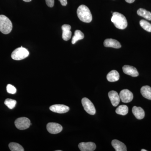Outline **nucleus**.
<instances>
[{"mask_svg": "<svg viewBox=\"0 0 151 151\" xmlns=\"http://www.w3.org/2000/svg\"><path fill=\"white\" fill-rule=\"evenodd\" d=\"M111 20L115 27L119 29H125L128 26V22L125 17L122 14L117 12L113 13Z\"/></svg>", "mask_w": 151, "mask_h": 151, "instance_id": "obj_1", "label": "nucleus"}, {"mask_svg": "<svg viewBox=\"0 0 151 151\" xmlns=\"http://www.w3.org/2000/svg\"><path fill=\"white\" fill-rule=\"evenodd\" d=\"M77 14L78 18L81 21L85 23H89L92 19V14L88 7L81 5L77 10Z\"/></svg>", "mask_w": 151, "mask_h": 151, "instance_id": "obj_2", "label": "nucleus"}, {"mask_svg": "<svg viewBox=\"0 0 151 151\" xmlns=\"http://www.w3.org/2000/svg\"><path fill=\"white\" fill-rule=\"evenodd\" d=\"M12 28L10 20L4 15H0V31L4 34H8L12 31Z\"/></svg>", "mask_w": 151, "mask_h": 151, "instance_id": "obj_3", "label": "nucleus"}, {"mask_svg": "<svg viewBox=\"0 0 151 151\" xmlns=\"http://www.w3.org/2000/svg\"><path fill=\"white\" fill-rule=\"evenodd\" d=\"M29 54V52L26 48L21 47L16 49L13 51L11 55V57L14 60H21L26 58Z\"/></svg>", "mask_w": 151, "mask_h": 151, "instance_id": "obj_4", "label": "nucleus"}, {"mask_svg": "<svg viewBox=\"0 0 151 151\" xmlns=\"http://www.w3.org/2000/svg\"><path fill=\"white\" fill-rule=\"evenodd\" d=\"M30 121L26 117L18 118L15 121V125L19 130L27 129L30 126Z\"/></svg>", "mask_w": 151, "mask_h": 151, "instance_id": "obj_5", "label": "nucleus"}, {"mask_svg": "<svg viewBox=\"0 0 151 151\" xmlns=\"http://www.w3.org/2000/svg\"><path fill=\"white\" fill-rule=\"evenodd\" d=\"M81 103L84 110L86 113L91 115H94L96 113V110L93 103L88 98L84 97L81 100Z\"/></svg>", "mask_w": 151, "mask_h": 151, "instance_id": "obj_6", "label": "nucleus"}, {"mask_svg": "<svg viewBox=\"0 0 151 151\" xmlns=\"http://www.w3.org/2000/svg\"><path fill=\"white\" fill-rule=\"evenodd\" d=\"M119 96L122 102L124 103H130L134 98L133 93L127 89L122 90L120 92Z\"/></svg>", "mask_w": 151, "mask_h": 151, "instance_id": "obj_7", "label": "nucleus"}, {"mask_svg": "<svg viewBox=\"0 0 151 151\" xmlns=\"http://www.w3.org/2000/svg\"><path fill=\"white\" fill-rule=\"evenodd\" d=\"M47 129L50 133L57 134L60 133L63 130V127L60 124L56 123H49L47 125Z\"/></svg>", "mask_w": 151, "mask_h": 151, "instance_id": "obj_8", "label": "nucleus"}, {"mask_svg": "<svg viewBox=\"0 0 151 151\" xmlns=\"http://www.w3.org/2000/svg\"><path fill=\"white\" fill-rule=\"evenodd\" d=\"M50 110L54 113H65L68 112L70 108L66 105L57 104L52 105L50 107Z\"/></svg>", "mask_w": 151, "mask_h": 151, "instance_id": "obj_9", "label": "nucleus"}, {"mask_svg": "<svg viewBox=\"0 0 151 151\" xmlns=\"http://www.w3.org/2000/svg\"><path fill=\"white\" fill-rule=\"evenodd\" d=\"M78 148L81 151H93L96 149V146L92 142H81L78 145Z\"/></svg>", "mask_w": 151, "mask_h": 151, "instance_id": "obj_10", "label": "nucleus"}, {"mask_svg": "<svg viewBox=\"0 0 151 151\" xmlns=\"http://www.w3.org/2000/svg\"><path fill=\"white\" fill-rule=\"evenodd\" d=\"M123 70L125 74L131 76L132 77H137L139 75L137 68L131 65H124L123 67Z\"/></svg>", "mask_w": 151, "mask_h": 151, "instance_id": "obj_11", "label": "nucleus"}, {"mask_svg": "<svg viewBox=\"0 0 151 151\" xmlns=\"http://www.w3.org/2000/svg\"><path fill=\"white\" fill-rule=\"evenodd\" d=\"M108 97L110 98L111 103L113 106L116 107L118 106L121 100L118 92L115 91H110L108 93Z\"/></svg>", "mask_w": 151, "mask_h": 151, "instance_id": "obj_12", "label": "nucleus"}, {"mask_svg": "<svg viewBox=\"0 0 151 151\" xmlns=\"http://www.w3.org/2000/svg\"><path fill=\"white\" fill-rule=\"evenodd\" d=\"M63 31L62 38L63 40L68 41L71 38L72 33L70 31L71 26L70 25L63 24L61 27Z\"/></svg>", "mask_w": 151, "mask_h": 151, "instance_id": "obj_13", "label": "nucleus"}, {"mask_svg": "<svg viewBox=\"0 0 151 151\" xmlns=\"http://www.w3.org/2000/svg\"><path fill=\"white\" fill-rule=\"evenodd\" d=\"M105 47H111L114 48H120L122 47L121 43L118 41L113 39H107L104 42Z\"/></svg>", "mask_w": 151, "mask_h": 151, "instance_id": "obj_14", "label": "nucleus"}, {"mask_svg": "<svg viewBox=\"0 0 151 151\" xmlns=\"http://www.w3.org/2000/svg\"><path fill=\"white\" fill-rule=\"evenodd\" d=\"M132 113L137 119L141 120L144 119L145 116V112L141 107L134 106L132 108Z\"/></svg>", "mask_w": 151, "mask_h": 151, "instance_id": "obj_15", "label": "nucleus"}, {"mask_svg": "<svg viewBox=\"0 0 151 151\" xmlns=\"http://www.w3.org/2000/svg\"><path fill=\"white\" fill-rule=\"evenodd\" d=\"M112 145L116 151H127V148L125 144L118 140L112 141Z\"/></svg>", "mask_w": 151, "mask_h": 151, "instance_id": "obj_16", "label": "nucleus"}, {"mask_svg": "<svg viewBox=\"0 0 151 151\" xmlns=\"http://www.w3.org/2000/svg\"><path fill=\"white\" fill-rule=\"evenodd\" d=\"M120 75L116 70H112L107 76V80L110 82H116L119 80Z\"/></svg>", "mask_w": 151, "mask_h": 151, "instance_id": "obj_17", "label": "nucleus"}, {"mask_svg": "<svg viewBox=\"0 0 151 151\" xmlns=\"http://www.w3.org/2000/svg\"><path fill=\"white\" fill-rule=\"evenodd\" d=\"M141 93L142 95L149 100H151V87L149 86H144L141 88Z\"/></svg>", "mask_w": 151, "mask_h": 151, "instance_id": "obj_18", "label": "nucleus"}, {"mask_svg": "<svg viewBox=\"0 0 151 151\" xmlns=\"http://www.w3.org/2000/svg\"><path fill=\"white\" fill-rule=\"evenodd\" d=\"M84 35L83 32L79 30H76L74 32V35L72 38L71 43L72 44H74L78 41V40H81L84 38Z\"/></svg>", "mask_w": 151, "mask_h": 151, "instance_id": "obj_19", "label": "nucleus"}, {"mask_svg": "<svg viewBox=\"0 0 151 151\" xmlns=\"http://www.w3.org/2000/svg\"><path fill=\"white\" fill-rule=\"evenodd\" d=\"M138 15L143 17L148 20H151V13L144 9L140 8L137 12Z\"/></svg>", "mask_w": 151, "mask_h": 151, "instance_id": "obj_20", "label": "nucleus"}, {"mask_svg": "<svg viewBox=\"0 0 151 151\" xmlns=\"http://www.w3.org/2000/svg\"><path fill=\"white\" fill-rule=\"evenodd\" d=\"M116 113L119 115L125 116L128 114L129 108L126 105H121L116 109Z\"/></svg>", "mask_w": 151, "mask_h": 151, "instance_id": "obj_21", "label": "nucleus"}, {"mask_svg": "<svg viewBox=\"0 0 151 151\" xmlns=\"http://www.w3.org/2000/svg\"><path fill=\"white\" fill-rule=\"evenodd\" d=\"M9 148L12 151H24V149L20 145L17 143L11 142L9 144Z\"/></svg>", "mask_w": 151, "mask_h": 151, "instance_id": "obj_22", "label": "nucleus"}, {"mask_svg": "<svg viewBox=\"0 0 151 151\" xmlns=\"http://www.w3.org/2000/svg\"><path fill=\"white\" fill-rule=\"evenodd\" d=\"M141 27L148 32H151V24L145 20H141L139 22Z\"/></svg>", "mask_w": 151, "mask_h": 151, "instance_id": "obj_23", "label": "nucleus"}, {"mask_svg": "<svg viewBox=\"0 0 151 151\" xmlns=\"http://www.w3.org/2000/svg\"><path fill=\"white\" fill-rule=\"evenodd\" d=\"M4 104L10 109H12L15 107L17 101L13 99H6L5 101Z\"/></svg>", "mask_w": 151, "mask_h": 151, "instance_id": "obj_24", "label": "nucleus"}, {"mask_svg": "<svg viewBox=\"0 0 151 151\" xmlns=\"http://www.w3.org/2000/svg\"><path fill=\"white\" fill-rule=\"evenodd\" d=\"M6 90L9 93L11 94H15L17 92L16 88L10 84H8L6 86Z\"/></svg>", "mask_w": 151, "mask_h": 151, "instance_id": "obj_25", "label": "nucleus"}, {"mask_svg": "<svg viewBox=\"0 0 151 151\" xmlns=\"http://www.w3.org/2000/svg\"><path fill=\"white\" fill-rule=\"evenodd\" d=\"M46 4L49 7L52 8L54 5V0H45Z\"/></svg>", "mask_w": 151, "mask_h": 151, "instance_id": "obj_26", "label": "nucleus"}, {"mask_svg": "<svg viewBox=\"0 0 151 151\" xmlns=\"http://www.w3.org/2000/svg\"><path fill=\"white\" fill-rule=\"evenodd\" d=\"M59 1L60 2V4L63 6H65L67 5V0H59Z\"/></svg>", "mask_w": 151, "mask_h": 151, "instance_id": "obj_27", "label": "nucleus"}, {"mask_svg": "<svg viewBox=\"0 0 151 151\" xmlns=\"http://www.w3.org/2000/svg\"><path fill=\"white\" fill-rule=\"evenodd\" d=\"M129 4H132L135 1V0H125Z\"/></svg>", "mask_w": 151, "mask_h": 151, "instance_id": "obj_28", "label": "nucleus"}, {"mask_svg": "<svg viewBox=\"0 0 151 151\" xmlns=\"http://www.w3.org/2000/svg\"><path fill=\"white\" fill-rule=\"evenodd\" d=\"M23 1H24L25 2H29L31 1L32 0H23Z\"/></svg>", "mask_w": 151, "mask_h": 151, "instance_id": "obj_29", "label": "nucleus"}, {"mask_svg": "<svg viewBox=\"0 0 151 151\" xmlns=\"http://www.w3.org/2000/svg\"><path fill=\"white\" fill-rule=\"evenodd\" d=\"M141 151H147V150H145V149H142V150H141Z\"/></svg>", "mask_w": 151, "mask_h": 151, "instance_id": "obj_30", "label": "nucleus"}]
</instances>
